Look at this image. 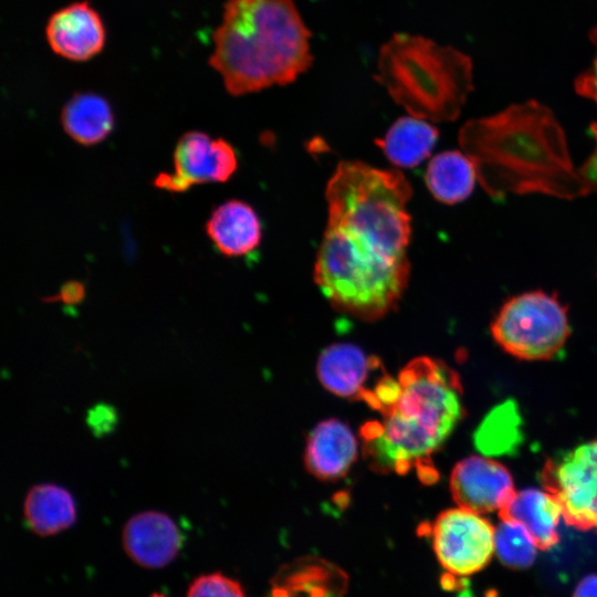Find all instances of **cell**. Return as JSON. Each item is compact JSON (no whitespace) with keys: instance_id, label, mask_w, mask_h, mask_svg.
<instances>
[{"instance_id":"cell-1","label":"cell","mask_w":597,"mask_h":597,"mask_svg":"<svg viewBox=\"0 0 597 597\" xmlns=\"http://www.w3.org/2000/svg\"><path fill=\"white\" fill-rule=\"evenodd\" d=\"M459 144L494 198L543 193L575 199L597 190L575 168L561 124L537 101L467 122Z\"/></svg>"},{"instance_id":"cell-2","label":"cell","mask_w":597,"mask_h":597,"mask_svg":"<svg viewBox=\"0 0 597 597\" xmlns=\"http://www.w3.org/2000/svg\"><path fill=\"white\" fill-rule=\"evenodd\" d=\"M399 392L379 421L363 426L365 455L374 470L417 471L423 483L438 478L432 455L463 415L462 386L455 370L428 356L410 360L398 374Z\"/></svg>"},{"instance_id":"cell-3","label":"cell","mask_w":597,"mask_h":597,"mask_svg":"<svg viewBox=\"0 0 597 597\" xmlns=\"http://www.w3.org/2000/svg\"><path fill=\"white\" fill-rule=\"evenodd\" d=\"M310 39L293 0H228L209 64L233 96L286 85L312 64Z\"/></svg>"},{"instance_id":"cell-4","label":"cell","mask_w":597,"mask_h":597,"mask_svg":"<svg viewBox=\"0 0 597 597\" xmlns=\"http://www.w3.org/2000/svg\"><path fill=\"white\" fill-rule=\"evenodd\" d=\"M471 59L425 36L396 33L380 48L375 78L410 116L455 119L472 90Z\"/></svg>"},{"instance_id":"cell-5","label":"cell","mask_w":597,"mask_h":597,"mask_svg":"<svg viewBox=\"0 0 597 597\" xmlns=\"http://www.w3.org/2000/svg\"><path fill=\"white\" fill-rule=\"evenodd\" d=\"M411 186L398 170L342 161L326 187L327 227L392 255H407Z\"/></svg>"},{"instance_id":"cell-6","label":"cell","mask_w":597,"mask_h":597,"mask_svg":"<svg viewBox=\"0 0 597 597\" xmlns=\"http://www.w3.org/2000/svg\"><path fill=\"white\" fill-rule=\"evenodd\" d=\"M407 255H392L346 233L326 228L314 281L332 306L363 321L397 307L409 280Z\"/></svg>"},{"instance_id":"cell-7","label":"cell","mask_w":597,"mask_h":597,"mask_svg":"<svg viewBox=\"0 0 597 597\" xmlns=\"http://www.w3.org/2000/svg\"><path fill=\"white\" fill-rule=\"evenodd\" d=\"M494 341L524 360H545L565 345L570 329L567 308L556 294L536 290L507 300L491 324Z\"/></svg>"},{"instance_id":"cell-8","label":"cell","mask_w":597,"mask_h":597,"mask_svg":"<svg viewBox=\"0 0 597 597\" xmlns=\"http://www.w3.org/2000/svg\"><path fill=\"white\" fill-rule=\"evenodd\" d=\"M425 534L441 567L462 579L483 569L492 558L495 527L480 513L458 506L442 511Z\"/></svg>"},{"instance_id":"cell-9","label":"cell","mask_w":597,"mask_h":597,"mask_svg":"<svg viewBox=\"0 0 597 597\" xmlns=\"http://www.w3.org/2000/svg\"><path fill=\"white\" fill-rule=\"evenodd\" d=\"M570 526L597 530V437L549 459L541 473Z\"/></svg>"},{"instance_id":"cell-10","label":"cell","mask_w":597,"mask_h":597,"mask_svg":"<svg viewBox=\"0 0 597 597\" xmlns=\"http://www.w3.org/2000/svg\"><path fill=\"white\" fill-rule=\"evenodd\" d=\"M172 163L174 171L157 175L154 186L169 192H185L192 186L229 180L238 168V156L226 139L192 130L178 139Z\"/></svg>"},{"instance_id":"cell-11","label":"cell","mask_w":597,"mask_h":597,"mask_svg":"<svg viewBox=\"0 0 597 597\" xmlns=\"http://www.w3.org/2000/svg\"><path fill=\"white\" fill-rule=\"evenodd\" d=\"M450 491L458 506L480 514L500 512L515 494L509 470L486 457L471 455L451 471Z\"/></svg>"},{"instance_id":"cell-12","label":"cell","mask_w":597,"mask_h":597,"mask_svg":"<svg viewBox=\"0 0 597 597\" xmlns=\"http://www.w3.org/2000/svg\"><path fill=\"white\" fill-rule=\"evenodd\" d=\"M386 374L380 359L352 344H333L317 360L320 383L334 395L369 402L379 379Z\"/></svg>"},{"instance_id":"cell-13","label":"cell","mask_w":597,"mask_h":597,"mask_svg":"<svg viewBox=\"0 0 597 597\" xmlns=\"http://www.w3.org/2000/svg\"><path fill=\"white\" fill-rule=\"evenodd\" d=\"M46 40L57 55L71 61H86L101 52L105 29L97 11L87 2H74L49 19Z\"/></svg>"},{"instance_id":"cell-14","label":"cell","mask_w":597,"mask_h":597,"mask_svg":"<svg viewBox=\"0 0 597 597\" xmlns=\"http://www.w3.org/2000/svg\"><path fill=\"white\" fill-rule=\"evenodd\" d=\"M182 543L181 533L167 514L146 511L132 516L123 531L126 553L138 565L159 568L169 564Z\"/></svg>"},{"instance_id":"cell-15","label":"cell","mask_w":597,"mask_h":597,"mask_svg":"<svg viewBox=\"0 0 597 597\" xmlns=\"http://www.w3.org/2000/svg\"><path fill=\"white\" fill-rule=\"evenodd\" d=\"M358 453V442L350 428L338 419L320 422L310 432L304 463L308 472L324 481L346 475Z\"/></svg>"},{"instance_id":"cell-16","label":"cell","mask_w":597,"mask_h":597,"mask_svg":"<svg viewBox=\"0 0 597 597\" xmlns=\"http://www.w3.org/2000/svg\"><path fill=\"white\" fill-rule=\"evenodd\" d=\"M206 233L213 247L226 256H244L254 251L262 229L254 209L238 199L219 205L206 222Z\"/></svg>"},{"instance_id":"cell-17","label":"cell","mask_w":597,"mask_h":597,"mask_svg":"<svg viewBox=\"0 0 597 597\" xmlns=\"http://www.w3.org/2000/svg\"><path fill=\"white\" fill-rule=\"evenodd\" d=\"M499 514L523 525L541 549H548L558 541L563 512L556 498L546 489L530 488L515 492Z\"/></svg>"},{"instance_id":"cell-18","label":"cell","mask_w":597,"mask_h":597,"mask_svg":"<svg viewBox=\"0 0 597 597\" xmlns=\"http://www.w3.org/2000/svg\"><path fill=\"white\" fill-rule=\"evenodd\" d=\"M61 124L75 143L88 147L109 136L115 118L107 100L96 93L84 92L74 94L64 104Z\"/></svg>"},{"instance_id":"cell-19","label":"cell","mask_w":597,"mask_h":597,"mask_svg":"<svg viewBox=\"0 0 597 597\" xmlns=\"http://www.w3.org/2000/svg\"><path fill=\"white\" fill-rule=\"evenodd\" d=\"M23 516L27 526L35 534L54 535L74 524L75 502L72 494L61 485L36 484L27 493Z\"/></svg>"},{"instance_id":"cell-20","label":"cell","mask_w":597,"mask_h":597,"mask_svg":"<svg viewBox=\"0 0 597 597\" xmlns=\"http://www.w3.org/2000/svg\"><path fill=\"white\" fill-rule=\"evenodd\" d=\"M438 136L429 121L407 116L397 119L376 143L394 165L411 168L430 155Z\"/></svg>"},{"instance_id":"cell-21","label":"cell","mask_w":597,"mask_h":597,"mask_svg":"<svg viewBox=\"0 0 597 597\" xmlns=\"http://www.w3.org/2000/svg\"><path fill=\"white\" fill-rule=\"evenodd\" d=\"M476 172L470 158L458 150L436 155L425 175L432 196L440 202L454 205L467 199L475 184Z\"/></svg>"},{"instance_id":"cell-22","label":"cell","mask_w":597,"mask_h":597,"mask_svg":"<svg viewBox=\"0 0 597 597\" xmlns=\"http://www.w3.org/2000/svg\"><path fill=\"white\" fill-rule=\"evenodd\" d=\"M536 545L534 538L520 523L502 519L495 528L494 549L499 559L512 568H526L536 558Z\"/></svg>"},{"instance_id":"cell-23","label":"cell","mask_w":597,"mask_h":597,"mask_svg":"<svg viewBox=\"0 0 597 597\" xmlns=\"http://www.w3.org/2000/svg\"><path fill=\"white\" fill-rule=\"evenodd\" d=\"M513 406H501L480 426L475 434L476 447L483 453H501L513 446L516 432Z\"/></svg>"},{"instance_id":"cell-24","label":"cell","mask_w":597,"mask_h":597,"mask_svg":"<svg viewBox=\"0 0 597 597\" xmlns=\"http://www.w3.org/2000/svg\"><path fill=\"white\" fill-rule=\"evenodd\" d=\"M593 41L597 46V29L593 32ZM575 87L578 94L597 104V54L591 67L577 77ZM590 130L596 140V148L579 169L587 180L597 185V122L590 125Z\"/></svg>"},{"instance_id":"cell-25","label":"cell","mask_w":597,"mask_h":597,"mask_svg":"<svg viewBox=\"0 0 597 597\" xmlns=\"http://www.w3.org/2000/svg\"><path fill=\"white\" fill-rule=\"evenodd\" d=\"M187 597H245L240 583L219 573L203 575L193 580Z\"/></svg>"},{"instance_id":"cell-26","label":"cell","mask_w":597,"mask_h":597,"mask_svg":"<svg viewBox=\"0 0 597 597\" xmlns=\"http://www.w3.org/2000/svg\"><path fill=\"white\" fill-rule=\"evenodd\" d=\"M118 416L115 407L100 402L87 410L86 423L96 437L111 433L117 425Z\"/></svg>"},{"instance_id":"cell-27","label":"cell","mask_w":597,"mask_h":597,"mask_svg":"<svg viewBox=\"0 0 597 597\" xmlns=\"http://www.w3.org/2000/svg\"><path fill=\"white\" fill-rule=\"evenodd\" d=\"M85 295V290L83 284L80 282H67L62 287L57 295V300L67 304V305H75L78 304Z\"/></svg>"},{"instance_id":"cell-28","label":"cell","mask_w":597,"mask_h":597,"mask_svg":"<svg viewBox=\"0 0 597 597\" xmlns=\"http://www.w3.org/2000/svg\"><path fill=\"white\" fill-rule=\"evenodd\" d=\"M573 597H597V574L584 577L576 586Z\"/></svg>"},{"instance_id":"cell-29","label":"cell","mask_w":597,"mask_h":597,"mask_svg":"<svg viewBox=\"0 0 597 597\" xmlns=\"http://www.w3.org/2000/svg\"><path fill=\"white\" fill-rule=\"evenodd\" d=\"M151 597H165V596L161 594H154Z\"/></svg>"},{"instance_id":"cell-30","label":"cell","mask_w":597,"mask_h":597,"mask_svg":"<svg viewBox=\"0 0 597 597\" xmlns=\"http://www.w3.org/2000/svg\"><path fill=\"white\" fill-rule=\"evenodd\" d=\"M467 597H469V596H467Z\"/></svg>"}]
</instances>
